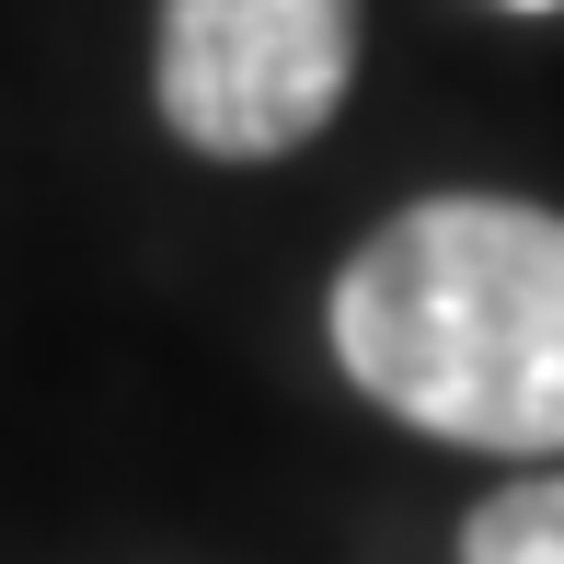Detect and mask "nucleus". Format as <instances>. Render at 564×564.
Segmentation results:
<instances>
[{"instance_id": "nucleus-2", "label": "nucleus", "mask_w": 564, "mask_h": 564, "mask_svg": "<svg viewBox=\"0 0 564 564\" xmlns=\"http://www.w3.org/2000/svg\"><path fill=\"white\" fill-rule=\"evenodd\" d=\"M357 93V0H162L150 105L196 162H289Z\"/></svg>"}, {"instance_id": "nucleus-4", "label": "nucleus", "mask_w": 564, "mask_h": 564, "mask_svg": "<svg viewBox=\"0 0 564 564\" xmlns=\"http://www.w3.org/2000/svg\"><path fill=\"white\" fill-rule=\"evenodd\" d=\"M507 12H564V0H507Z\"/></svg>"}, {"instance_id": "nucleus-1", "label": "nucleus", "mask_w": 564, "mask_h": 564, "mask_svg": "<svg viewBox=\"0 0 564 564\" xmlns=\"http://www.w3.org/2000/svg\"><path fill=\"white\" fill-rule=\"evenodd\" d=\"M335 369L484 460H564V208L415 196L335 265Z\"/></svg>"}, {"instance_id": "nucleus-3", "label": "nucleus", "mask_w": 564, "mask_h": 564, "mask_svg": "<svg viewBox=\"0 0 564 564\" xmlns=\"http://www.w3.org/2000/svg\"><path fill=\"white\" fill-rule=\"evenodd\" d=\"M460 564H564V473H519L460 519Z\"/></svg>"}]
</instances>
